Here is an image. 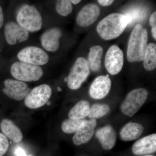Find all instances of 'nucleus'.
I'll list each match as a JSON object with an SVG mask.
<instances>
[{"label": "nucleus", "instance_id": "nucleus-17", "mask_svg": "<svg viewBox=\"0 0 156 156\" xmlns=\"http://www.w3.org/2000/svg\"><path fill=\"white\" fill-rule=\"evenodd\" d=\"M95 136L102 147L105 150H110L115 145L117 134L111 125H107L98 129Z\"/></svg>", "mask_w": 156, "mask_h": 156}, {"label": "nucleus", "instance_id": "nucleus-28", "mask_svg": "<svg viewBox=\"0 0 156 156\" xmlns=\"http://www.w3.org/2000/svg\"><path fill=\"white\" fill-rule=\"evenodd\" d=\"M98 4L102 6H108L113 3L112 0H98Z\"/></svg>", "mask_w": 156, "mask_h": 156}, {"label": "nucleus", "instance_id": "nucleus-2", "mask_svg": "<svg viewBox=\"0 0 156 156\" xmlns=\"http://www.w3.org/2000/svg\"><path fill=\"white\" fill-rule=\"evenodd\" d=\"M147 30L141 24H136L128 41L127 58L129 62H140L143 60L147 46Z\"/></svg>", "mask_w": 156, "mask_h": 156}, {"label": "nucleus", "instance_id": "nucleus-22", "mask_svg": "<svg viewBox=\"0 0 156 156\" xmlns=\"http://www.w3.org/2000/svg\"><path fill=\"white\" fill-rule=\"evenodd\" d=\"M143 65L147 71H151L156 67V45L150 43L147 45L144 57Z\"/></svg>", "mask_w": 156, "mask_h": 156}, {"label": "nucleus", "instance_id": "nucleus-23", "mask_svg": "<svg viewBox=\"0 0 156 156\" xmlns=\"http://www.w3.org/2000/svg\"><path fill=\"white\" fill-rule=\"evenodd\" d=\"M109 110V106L106 104H94L90 107L88 117L90 119H99L106 115Z\"/></svg>", "mask_w": 156, "mask_h": 156}, {"label": "nucleus", "instance_id": "nucleus-29", "mask_svg": "<svg viewBox=\"0 0 156 156\" xmlns=\"http://www.w3.org/2000/svg\"><path fill=\"white\" fill-rule=\"evenodd\" d=\"M4 22V15L2 8L0 6V28L2 27Z\"/></svg>", "mask_w": 156, "mask_h": 156}, {"label": "nucleus", "instance_id": "nucleus-25", "mask_svg": "<svg viewBox=\"0 0 156 156\" xmlns=\"http://www.w3.org/2000/svg\"><path fill=\"white\" fill-rule=\"evenodd\" d=\"M56 9L59 15L66 17L71 14L73 11V6L71 1L59 0L56 2Z\"/></svg>", "mask_w": 156, "mask_h": 156}, {"label": "nucleus", "instance_id": "nucleus-9", "mask_svg": "<svg viewBox=\"0 0 156 156\" xmlns=\"http://www.w3.org/2000/svg\"><path fill=\"white\" fill-rule=\"evenodd\" d=\"M124 60L122 51L118 46L113 45L109 48L105 55V68L110 74H118L122 69Z\"/></svg>", "mask_w": 156, "mask_h": 156}, {"label": "nucleus", "instance_id": "nucleus-26", "mask_svg": "<svg viewBox=\"0 0 156 156\" xmlns=\"http://www.w3.org/2000/svg\"><path fill=\"white\" fill-rule=\"evenodd\" d=\"M8 138L2 133H0V156H3L7 152L9 147Z\"/></svg>", "mask_w": 156, "mask_h": 156}, {"label": "nucleus", "instance_id": "nucleus-27", "mask_svg": "<svg viewBox=\"0 0 156 156\" xmlns=\"http://www.w3.org/2000/svg\"><path fill=\"white\" fill-rule=\"evenodd\" d=\"M150 25L152 29L156 28V12L155 11L151 15L149 19Z\"/></svg>", "mask_w": 156, "mask_h": 156}, {"label": "nucleus", "instance_id": "nucleus-12", "mask_svg": "<svg viewBox=\"0 0 156 156\" xmlns=\"http://www.w3.org/2000/svg\"><path fill=\"white\" fill-rule=\"evenodd\" d=\"M111 86V80L108 76H98L90 86L89 95L93 99H102L108 95Z\"/></svg>", "mask_w": 156, "mask_h": 156}, {"label": "nucleus", "instance_id": "nucleus-20", "mask_svg": "<svg viewBox=\"0 0 156 156\" xmlns=\"http://www.w3.org/2000/svg\"><path fill=\"white\" fill-rule=\"evenodd\" d=\"M103 52V48L99 45L93 46L89 49L87 62L92 71L96 72L100 70Z\"/></svg>", "mask_w": 156, "mask_h": 156}, {"label": "nucleus", "instance_id": "nucleus-18", "mask_svg": "<svg viewBox=\"0 0 156 156\" xmlns=\"http://www.w3.org/2000/svg\"><path fill=\"white\" fill-rule=\"evenodd\" d=\"M0 128L2 134L13 142L18 143L22 141L23 135L21 130L11 120L9 119L2 120Z\"/></svg>", "mask_w": 156, "mask_h": 156}, {"label": "nucleus", "instance_id": "nucleus-1", "mask_svg": "<svg viewBox=\"0 0 156 156\" xmlns=\"http://www.w3.org/2000/svg\"><path fill=\"white\" fill-rule=\"evenodd\" d=\"M129 15L120 13H112L98 23L97 31L101 38L106 41L119 37L131 22Z\"/></svg>", "mask_w": 156, "mask_h": 156}, {"label": "nucleus", "instance_id": "nucleus-8", "mask_svg": "<svg viewBox=\"0 0 156 156\" xmlns=\"http://www.w3.org/2000/svg\"><path fill=\"white\" fill-rule=\"evenodd\" d=\"M17 56L20 61L37 66L46 64L49 60V56L44 50L34 46L23 48Z\"/></svg>", "mask_w": 156, "mask_h": 156}, {"label": "nucleus", "instance_id": "nucleus-31", "mask_svg": "<svg viewBox=\"0 0 156 156\" xmlns=\"http://www.w3.org/2000/svg\"><path fill=\"white\" fill-rule=\"evenodd\" d=\"M71 2L72 4H73V5H77L81 1L80 0H72L71 1Z\"/></svg>", "mask_w": 156, "mask_h": 156}, {"label": "nucleus", "instance_id": "nucleus-7", "mask_svg": "<svg viewBox=\"0 0 156 156\" xmlns=\"http://www.w3.org/2000/svg\"><path fill=\"white\" fill-rule=\"evenodd\" d=\"M52 94V90L50 86L42 84L30 91L24 99V104L29 108H39L48 103Z\"/></svg>", "mask_w": 156, "mask_h": 156}, {"label": "nucleus", "instance_id": "nucleus-3", "mask_svg": "<svg viewBox=\"0 0 156 156\" xmlns=\"http://www.w3.org/2000/svg\"><path fill=\"white\" fill-rule=\"evenodd\" d=\"M17 23L29 32H35L42 28L43 20L41 13L32 5H23L19 8L17 14Z\"/></svg>", "mask_w": 156, "mask_h": 156}, {"label": "nucleus", "instance_id": "nucleus-13", "mask_svg": "<svg viewBox=\"0 0 156 156\" xmlns=\"http://www.w3.org/2000/svg\"><path fill=\"white\" fill-rule=\"evenodd\" d=\"M96 126V119H90L85 120L73 136L74 144L80 146L89 141L95 133Z\"/></svg>", "mask_w": 156, "mask_h": 156}, {"label": "nucleus", "instance_id": "nucleus-6", "mask_svg": "<svg viewBox=\"0 0 156 156\" xmlns=\"http://www.w3.org/2000/svg\"><path fill=\"white\" fill-rule=\"evenodd\" d=\"M90 73L88 62L83 57L77 58L67 77V85L72 90H77L87 80Z\"/></svg>", "mask_w": 156, "mask_h": 156}, {"label": "nucleus", "instance_id": "nucleus-16", "mask_svg": "<svg viewBox=\"0 0 156 156\" xmlns=\"http://www.w3.org/2000/svg\"><path fill=\"white\" fill-rule=\"evenodd\" d=\"M132 151L136 155H147L156 152V134H150L138 140L132 146Z\"/></svg>", "mask_w": 156, "mask_h": 156}, {"label": "nucleus", "instance_id": "nucleus-11", "mask_svg": "<svg viewBox=\"0 0 156 156\" xmlns=\"http://www.w3.org/2000/svg\"><path fill=\"white\" fill-rule=\"evenodd\" d=\"M5 35L6 41L10 45L25 41L29 37L27 31L13 21L8 23L5 26Z\"/></svg>", "mask_w": 156, "mask_h": 156}, {"label": "nucleus", "instance_id": "nucleus-32", "mask_svg": "<svg viewBox=\"0 0 156 156\" xmlns=\"http://www.w3.org/2000/svg\"><path fill=\"white\" fill-rule=\"evenodd\" d=\"M142 156H155L154 155H144Z\"/></svg>", "mask_w": 156, "mask_h": 156}, {"label": "nucleus", "instance_id": "nucleus-19", "mask_svg": "<svg viewBox=\"0 0 156 156\" xmlns=\"http://www.w3.org/2000/svg\"><path fill=\"white\" fill-rule=\"evenodd\" d=\"M144 131L143 126L139 123L130 122L120 130V138L122 140L131 141L139 138Z\"/></svg>", "mask_w": 156, "mask_h": 156}, {"label": "nucleus", "instance_id": "nucleus-15", "mask_svg": "<svg viewBox=\"0 0 156 156\" xmlns=\"http://www.w3.org/2000/svg\"><path fill=\"white\" fill-rule=\"evenodd\" d=\"M62 32L60 28L53 27L45 31L42 34L41 41L42 47L47 51L53 52L58 50L60 46Z\"/></svg>", "mask_w": 156, "mask_h": 156}, {"label": "nucleus", "instance_id": "nucleus-21", "mask_svg": "<svg viewBox=\"0 0 156 156\" xmlns=\"http://www.w3.org/2000/svg\"><path fill=\"white\" fill-rule=\"evenodd\" d=\"M90 105L87 100H81L71 109L68 114L69 119L73 120L84 119L88 116Z\"/></svg>", "mask_w": 156, "mask_h": 156}, {"label": "nucleus", "instance_id": "nucleus-4", "mask_svg": "<svg viewBox=\"0 0 156 156\" xmlns=\"http://www.w3.org/2000/svg\"><path fill=\"white\" fill-rule=\"evenodd\" d=\"M148 95L144 88L133 89L126 95L120 106L121 111L126 115L133 117L145 103Z\"/></svg>", "mask_w": 156, "mask_h": 156}, {"label": "nucleus", "instance_id": "nucleus-10", "mask_svg": "<svg viewBox=\"0 0 156 156\" xmlns=\"http://www.w3.org/2000/svg\"><path fill=\"white\" fill-rule=\"evenodd\" d=\"M5 87L3 92L8 97L16 101L25 99L30 89L24 82L13 79H8L4 82Z\"/></svg>", "mask_w": 156, "mask_h": 156}, {"label": "nucleus", "instance_id": "nucleus-5", "mask_svg": "<svg viewBox=\"0 0 156 156\" xmlns=\"http://www.w3.org/2000/svg\"><path fill=\"white\" fill-rule=\"evenodd\" d=\"M11 73L16 80L22 82L39 80L44 74L41 66L20 61L15 62L11 65Z\"/></svg>", "mask_w": 156, "mask_h": 156}, {"label": "nucleus", "instance_id": "nucleus-24", "mask_svg": "<svg viewBox=\"0 0 156 156\" xmlns=\"http://www.w3.org/2000/svg\"><path fill=\"white\" fill-rule=\"evenodd\" d=\"M85 119L73 120L67 119L62 122L61 125L62 131L66 134L75 133L80 127Z\"/></svg>", "mask_w": 156, "mask_h": 156}, {"label": "nucleus", "instance_id": "nucleus-14", "mask_svg": "<svg viewBox=\"0 0 156 156\" xmlns=\"http://www.w3.org/2000/svg\"><path fill=\"white\" fill-rule=\"evenodd\" d=\"M100 9L95 4H90L84 6L76 17V21L82 27H87L92 25L99 17Z\"/></svg>", "mask_w": 156, "mask_h": 156}, {"label": "nucleus", "instance_id": "nucleus-30", "mask_svg": "<svg viewBox=\"0 0 156 156\" xmlns=\"http://www.w3.org/2000/svg\"><path fill=\"white\" fill-rule=\"evenodd\" d=\"M16 154L17 156H27L25 152L21 149H17V150L16 151Z\"/></svg>", "mask_w": 156, "mask_h": 156}]
</instances>
